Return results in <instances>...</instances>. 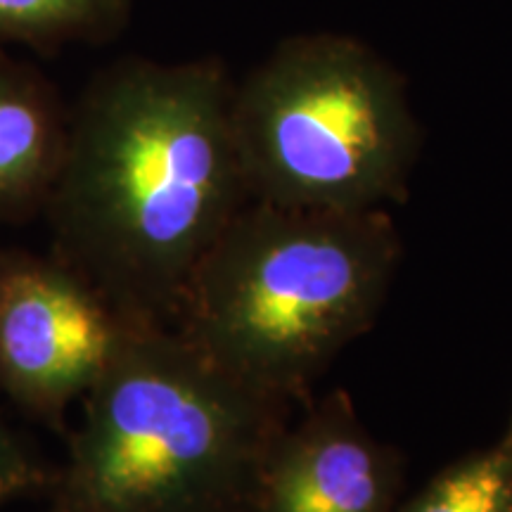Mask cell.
<instances>
[{"mask_svg":"<svg viewBox=\"0 0 512 512\" xmlns=\"http://www.w3.org/2000/svg\"><path fill=\"white\" fill-rule=\"evenodd\" d=\"M396 491L399 460L337 392L280 434L245 512H394Z\"/></svg>","mask_w":512,"mask_h":512,"instance_id":"6","label":"cell"},{"mask_svg":"<svg viewBox=\"0 0 512 512\" xmlns=\"http://www.w3.org/2000/svg\"><path fill=\"white\" fill-rule=\"evenodd\" d=\"M128 325L53 254L0 249V389L34 418L62 430Z\"/></svg>","mask_w":512,"mask_h":512,"instance_id":"5","label":"cell"},{"mask_svg":"<svg viewBox=\"0 0 512 512\" xmlns=\"http://www.w3.org/2000/svg\"><path fill=\"white\" fill-rule=\"evenodd\" d=\"M67 138L69 110L55 83L0 46V223L46 211Z\"/></svg>","mask_w":512,"mask_h":512,"instance_id":"7","label":"cell"},{"mask_svg":"<svg viewBox=\"0 0 512 512\" xmlns=\"http://www.w3.org/2000/svg\"><path fill=\"white\" fill-rule=\"evenodd\" d=\"M505 441H508V446L512 448V427H510V432H508V437H505Z\"/></svg>","mask_w":512,"mask_h":512,"instance_id":"11","label":"cell"},{"mask_svg":"<svg viewBox=\"0 0 512 512\" xmlns=\"http://www.w3.org/2000/svg\"><path fill=\"white\" fill-rule=\"evenodd\" d=\"M53 472L0 422V512L36 491H48Z\"/></svg>","mask_w":512,"mask_h":512,"instance_id":"10","label":"cell"},{"mask_svg":"<svg viewBox=\"0 0 512 512\" xmlns=\"http://www.w3.org/2000/svg\"><path fill=\"white\" fill-rule=\"evenodd\" d=\"M131 0H0V46L53 55L69 43H102L128 22Z\"/></svg>","mask_w":512,"mask_h":512,"instance_id":"8","label":"cell"},{"mask_svg":"<svg viewBox=\"0 0 512 512\" xmlns=\"http://www.w3.org/2000/svg\"><path fill=\"white\" fill-rule=\"evenodd\" d=\"M230 119L249 200L278 207L384 209L420 155L403 76L342 34L278 43L233 86Z\"/></svg>","mask_w":512,"mask_h":512,"instance_id":"4","label":"cell"},{"mask_svg":"<svg viewBox=\"0 0 512 512\" xmlns=\"http://www.w3.org/2000/svg\"><path fill=\"white\" fill-rule=\"evenodd\" d=\"M399 256L384 209L249 200L192 273L174 328L249 387L290 401L368 332Z\"/></svg>","mask_w":512,"mask_h":512,"instance_id":"3","label":"cell"},{"mask_svg":"<svg viewBox=\"0 0 512 512\" xmlns=\"http://www.w3.org/2000/svg\"><path fill=\"white\" fill-rule=\"evenodd\" d=\"M233 86L216 57H126L69 110L50 254L128 323L171 325L192 273L249 202Z\"/></svg>","mask_w":512,"mask_h":512,"instance_id":"1","label":"cell"},{"mask_svg":"<svg viewBox=\"0 0 512 512\" xmlns=\"http://www.w3.org/2000/svg\"><path fill=\"white\" fill-rule=\"evenodd\" d=\"M510 505L512 448L503 441L448 467L399 512H508Z\"/></svg>","mask_w":512,"mask_h":512,"instance_id":"9","label":"cell"},{"mask_svg":"<svg viewBox=\"0 0 512 512\" xmlns=\"http://www.w3.org/2000/svg\"><path fill=\"white\" fill-rule=\"evenodd\" d=\"M508 512H512V505H510V510H508Z\"/></svg>","mask_w":512,"mask_h":512,"instance_id":"12","label":"cell"},{"mask_svg":"<svg viewBox=\"0 0 512 512\" xmlns=\"http://www.w3.org/2000/svg\"><path fill=\"white\" fill-rule=\"evenodd\" d=\"M287 403L171 325L131 323L83 394L48 512H245Z\"/></svg>","mask_w":512,"mask_h":512,"instance_id":"2","label":"cell"}]
</instances>
